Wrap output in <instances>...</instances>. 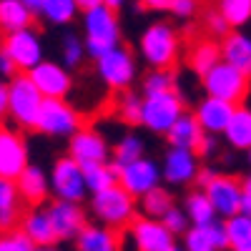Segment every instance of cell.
<instances>
[{
    "label": "cell",
    "mask_w": 251,
    "mask_h": 251,
    "mask_svg": "<svg viewBox=\"0 0 251 251\" xmlns=\"http://www.w3.org/2000/svg\"><path fill=\"white\" fill-rule=\"evenodd\" d=\"M141 10H169L171 0H136Z\"/></svg>",
    "instance_id": "cell-48"
},
{
    "label": "cell",
    "mask_w": 251,
    "mask_h": 251,
    "mask_svg": "<svg viewBox=\"0 0 251 251\" xmlns=\"http://www.w3.org/2000/svg\"><path fill=\"white\" fill-rule=\"evenodd\" d=\"M221 63V48H219V40L211 38H199L196 43L188 50V68H191L199 78H203L214 66Z\"/></svg>",
    "instance_id": "cell-26"
},
{
    "label": "cell",
    "mask_w": 251,
    "mask_h": 251,
    "mask_svg": "<svg viewBox=\"0 0 251 251\" xmlns=\"http://www.w3.org/2000/svg\"><path fill=\"white\" fill-rule=\"evenodd\" d=\"M219 48H221L224 63H228L231 68H236L251 78V35H246L241 30H231L226 38L219 40Z\"/></svg>",
    "instance_id": "cell-21"
},
{
    "label": "cell",
    "mask_w": 251,
    "mask_h": 251,
    "mask_svg": "<svg viewBox=\"0 0 251 251\" xmlns=\"http://www.w3.org/2000/svg\"><path fill=\"white\" fill-rule=\"evenodd\" d=\"M183 251H219L208 226H188L183 234Z\"/></svg>",
    "instance_id": "cell-39"
},
{
    "label": "cell",
    "mask_w": 251,
    "mask_h": 251,
    "mask_svg": "<svg viewBox=\"0 0 251 251\" xmlns=\"http://www.w3.org/2000/svg\"><path fill=\"white\" fill-rule=\"evenodd\" d=\"M176 91V73L174 71H151L141 80V93L146 96H156V93H169Z\"/></svg>",
    "instance_id": "cell-38"
},
{
    "label": "cell",
    "mask_w": 251,
    "mask_h": 251,
    "mask_svg": "<svg viewBox=\"0 0 251 251\" xmlns=\"http://www.w3.org/2000/svg\"><path fill=\"white\" fill-rule=\"evenodd\" d=\"M43 106V96L30 83L28 73H18L8 80V116L18 131H35V121Z\"/></svg>",
    "instance_id": "cell-4"
},
{
    "label": "cell",
    "mask_w": 251,
    "mask_h": 251,
    "mask_svg": "<svg viewBox=\"0 0 251 251\" xmlns=\"http://www.w3.org/2000/svg\"><path fill=\"white\" fill-rule=\"evenodd\" d=\"M46 214L53 226V236L58 241H75V236L83 231V226L88 224L86 219V208L83 203H71V201H50Z\"/></svg>",
    "instance_id": "cell-15"
},
{
    "label": "cell",
    "mask_w": 251,
    "mask_h": 251,
    "mask_svg": "<svg viewBox=\"0 0 251 251\" xmlns=\"http://www.w3.org/2000/svg\"><path fill=\"white\" fill-rule=\"evenodd\" d=\"M219 149V143H216V136H208V133H203V138H201V143L196 146V156H211L214 151Z\"/></svg>",
    "instance_id": "cell-46"
},
{
    "label": "cell",
    "mask_w": 251,
    "mask_h": 251,
    "mask_svg": "<svg viewBox=\"0 0 251 251\" xmlns=\"http://www.w3.org/2000/svg\"><path fill=\"white\" fill-rule=\"evenodd\" d=\"M161 166V181L171 183V186H188L194 183L201 166L199 156L194 151H183V149H169L163 153Z\"/></svg>",
    "instance_id": "cell-18"
},
{
    "label": "cell",
    "mask_w": 251,
    "mask_h": 251,
    "mask_svg": "<svg viewBox=\"0 0 251 251\" xmlns=\"http://www.w3.org/2000/svg\"><path fill=\"white\" fill-rule=\"evenodd\" d=\"M86 46H83V38H78L75 33H66L60 40V66L66 71H75L83 66L86 60Z\"/></svg>",
    "instance_id": "cell-36"
},
{
    "label": "cell",
    "mask_w": 251,
    "mask_h": 251,
    "mask_svg": "<svg viewBox=\"0 0 251 251\" xmlns=\"http://www.w3.org/2000/svg\"><path fill=\"white\" fill-rule=\"evenodd\" d=\"M20 216H23V201L18 196L15 181L0 178V234L18 228Z\"/></svg>",
    "instance_id": "cell-25"
},
{
    "label": "cell",
    "mask_w": 251,
    "mask_h": 251,
    "mask_svg": "<svg viewBox=\"0 0 251 251\" xmlns=\"http://www.w3.org/2000/svg\"><path fill=\"white\" fill-rule=\"evenodd\" d=\"M83 169V178H86V188L88 194H100L106 188L116 186L118 183V174L113 169V163H91V166H80Z\"/></svg>",
    "instance_id": "cell-32"
},
{
    "label": "cell",
    "mask_w": 251,
    "mask_h": 251,
    "mask_svg": "<svg viewBox=\"0 0 251 251\" xmlns=\"http://www.w3.org/2000/svg\"><path fill=\"white\" fill-rule=\"evenodd\" d=\"M20 3H23V5L38 18V13H40V0H20Z\"/></svg>",
    "instance_id": "cell-50"
},
{
    "label": "cell",
    "mask_w": 251,
    "mask_h": 251,
    "mask_svg": "<svg viewBox=\"0 0 251 251\" xmlns=\"http://www.w3.org/2000/svg\"><path fill=\"white\" fill-rule=\"evenodd\" d=\"M236 106L226 100H219V98H201L194 108V118L196 123L201 126V131L208 133V136H224L228 121H231Z\"/></svg>",
    "instance_id": "cell-19"
},
{
    "label": "cell",
    "mask_w": 251,
    "mask_h": 251,
    "mask_svg": "<svg viewBox=\"0 0 251 251\" xmlns=\"http://www.w3.org/2000/svg\"><path fill=\"white\" fill-rule=\"evenodd\" d=\"M183 214L188 219V224L191 226H208L216 221V211L211 201L206 199L203 191H199V188H194L191 194H186L183 199Z\"/></svg>",
    "instance_id": "cell-30"
},
{
    "label": "cell",
    "mask_w": 251,
    "mask_h": 251,
    "mask_svg": "<svg viewBox=\"0 0 251 251\" xmlns=\"http://www.w3.org/2000/svg\"><path fill=\"white\" fill-rule=\"evenodd\" d=\"M128 234L136 251H169L176 246V236L156 219L136 216V221L128 226Z\"/></svg>",
    "instance_id": "cell-17"
},
{
    "label": "cell",
    "mask_w": 251,
    "mask_h": 251,
    "mask_svg": "<svg viewBox=\"0 0 251 251\" xmlns=\"http://www.w3.org/2000/svg\"><path fill=\"white\" fill-rule=\"evenodd\" d=\"M176 206L174 201V194L169 191L166 186H156L153 191H149L146 196L138 199V216H146V219H156L161 221L166 214Z\"/></svg>",
    "instance_id": "cell-29"
},
{
    "label": "cell",
    "mask_w": 251,
    "mask_h": 251,
    "mask_svg": "<svg viewBox=\"0 0 251 251\" xmlns=\"http://www.w3.org/2000/svg\"><path fill=\"white\" fill-rule=\"evenodd\" d=\"M91 214H93L96 224L106 226V228H113V231L121 234L123 228H128L136 221L138 201L116 183V186L106 188V191L91 196Z\"/></svg>",
    "instance_id": "cell-3"
},
{
    "label": "cell",
    "mask_w": 251,
    "mask_h": 251,
    "mask_svg": "<svg viewBox=\"0 0 251 251\" xmlns=\"http://www.w3.org/2000/svg\"><path fill=\"white\" fill-rule=\"evenodd\" d=\"M201 86L208 98L226 100L231 106H244L246 96L251 93V78L221 60L219 66H214L201 78Z\"/></svg>",
    "instance_id": "cell-5"
},
{
    "label": "cell",
    "mask_w": 251,
    "mask_h": 251,
    "mask_svg": "<svg viewBox=\"0 0 251 251\" xmlns=\"http://www.w3.org/2000/svg\"><path fill=\"white\" fill-rule=\"evenodd\" d=\"M208 228H211V236H214V244L219 251H228V239H226V228H224V221H214L208 224Z\"/></svg>",
    "instance_id": "cell-44"
},
{
    "label": "cell",
    "mask_w": 251,
    "mask_h": 251,
    "mask_svg": "<svg viewBox=\"0 0 251 251\" xmlns=\"http://www.w3.org/2000/svg\"><path fill=\"white\" fill-rule=\"evenodd\" d=\"M13 75H18V68H15V63L3 53V50H0V78H3V80H10Z\"/></svg>",
    "instance_id": "cell-47"
},
{
    "label": "cell",
    "mask_w": 251,
    "mask_h": 251,
    "mask_svg": "<svg viewBox=\"0 0 251 251\" xmlns=\"http://www.w3.org/2000/svg\"><path fill=\"white\" fill-rule=\"evenodd\" d=\"M33 23L35 15L20 0H0V33L3 35L33 28Z\"/></svg>",
    "instance_id": "cell-28"
},
{
    "label": "cell",
    "mask_w": 251,
    "mask_h": 251,
    "mask_svg": "<svg viewBox=\"0 0 251 251\" xmlns=\"http://www.w3.org/2000/svg\"><path fill=\"white\" fill-rule=\"evenodd\" d=\"M33 249L35 246L30 244V239L20 231V228L0 234V251H33Z\"/></svg>",
    "instance_id": "cell-41"
},
{
    "label": "cell",
    "mask_w": 251,
    "mask_h": 251,
    "mask_svg": "<svg viewBox=\"0 0 251 251\" xmlns=\"http://www.w3.org/2000/svg\"><path fill=\"white\" fill-rule=\"evenodd\" d=\"M75 251H121V234L100 224H86L75 236Z\"/></svg>",
    "instance_id": "cell-22"
},
{
    "label": "cell",
    "mask_w": 251,
    "mask_h": 251,
    "mask_svg": "<svg viewBox=\"0 0 251 251\" xmlns=\"http://www.w3.org/2000/svg\"><path fill=\"white\" fill-rule=\"evenodd\" d=\"M241 214L251 216V174L241 178Z\"/></svg>",
    "instance_id": "cell-45"
},
{
    "label": "cell",
    "mask_w": 251,
    "mask_h": 251,
    "mask_svg": "<svg viewBox=\"0 0 251 251\" xmlns=\"http://www.w3.org/2000/svg\"><path fill=\"white\" fill-rule=\"evenodd\" d=\"M83 46H86V55L98 60L100 55L111 53L113 48L121 46V25H118V15L106 8V5H96L83 10Z\"/></svg>",
    "instance_id": "cell-2"
},
{
    "label": "cell",
    "mask_w": 251,
    "mask_h": 251,
    "mask_svg": "<svg viewBox=\"0 0 251 251\" xmlns=\"http://www.w3.org/2000/svg\"><path fill=\"white\" fill-rule=\"evenodd\" d=\"M30 166V151L25 136L18 128L0 123V178L15 181Z\"/></svg>",
    "instance_id": "cell-11"
},
{
    "label": "cell",
    "mask_w": 251,
    "mask_h": 251,
    "mask_svg": "<svg viewBox=\"0 0 251 251\" xmlns=\"http://www.w3.org/2000/svg\"><path fill=\"white\" fill-rule=\"evenodd\" d=\"M141 106H143V96L133 91H123L118 93L116 100V116L128 126H141Z\"/></svg>",
    "instance_id": "cell-37"
},
{
    "label": "cell",
    "mask_w": 251,
    "mask_h": 251,
    "mask_svg": "<svg viewBox=\"0 0 251 251\" xmlns=\"http://www.w3.org/2000/svg\"><path fill=\"white\" fill-rule=\"evenodd\" d=\"M201 191L206 194V199L211 201L216 219H231L236 214H241V178L231 176V174H216L211 176Z\"/></svg>",
    "instance_id": "cell-12"
},
{
    "label": "cell",
    "mask_w": 251,
    "mask_h": 251,
    "mask_svg": "<svg viewBox=\"0 0 251 251\" xmlns=\"http://www.w3.org/2000/svg\"><path fill=\"white\" fill-rule=\"evenodd\" d=\"M216 10L231 30H239L246 23H251V0H219Z\"/></svg>",
    "instance_id": "cell-35"
},
{
    "label": "cell",
    "mask_w": 251,
    "mask_h": 251,
    "mask_svg": "<svg viewBox=\"0 0 251 251\" xmlns=\"http://www.w3.org/2000/svg\"><path fill=\"white\" fill-rule=\"evenodd\" d=\"M100 5H106V8H111V10L116 13V10H121V8L126 5V0H103Z\"/></svg>",
    "instance_id": "cell-52"
},
{
    "label": "cell",
    "mask_w": 251,
    "mask_h": 251,
    "mask_svg": "<svg viewBox=\"0 0 251 251\" xmlns=\"http://www.w3.org/2000/svg\"><path fill=\"white\" fill-rule=\"evenodd\" d=\"M141 58L151 66V71H174L181 58V38L171 23H151L138 40Z\"/></svg>",
    "instance_id": "cell-1"
},
{
    "label": "cell",
    "mask_w": 251,
    "mask_h": 251,
    "mask_svg": "<svg viewBox=\"0 0 251 251\" xmlns=\"http://www.w3.org/2000/svg\"><path fill=\"white\" fill-rule=\"evenodd\" d=\"M18 228L23 231L33 246H55V236H53V226H50V219L46 214V208H28L20 216V224Z\"/></svg>",
    "instance_id": "cell-23"
},
{
    "label": "cell",
    "mask_w": 251,
    "mask_h": 251,
    "mask_svg": "<svg viewBox=\"0 0 251 251\" xmlns=\"http://www.w3.org/2000/svg\"><path fill=\"white\" fill-rule=\"evenodd\" d=\"M169 10H171V15H176L181 20H188V18H194L199 13V0H171Z\"/></svg>",
    "instance_id": "cell-43"
},
{
    "label": "cell",
    "mask_w": 251,
    "mask_h": 251,
    "mask_svg": "<svg viewBox=\"0 0 251 251\" xmlns=\"http://www.w3.org/2000/svg\"><path fill=\"white\" fill-rule=\"evenodd\" d=\"M50 191L55 194L58 201H71V203H83L88 196L86 178H83V169L71 158V156H60L55 158L53 169H50Z\"/></svg>",
    "instance_id": "cell-10"
},
{
    "label": "cell",
    "mask_w": 251,
    "mask_h": 251,
    "mask_svg": "<svg viewBox=\"0 0 251 251\" xmlns=\"http://www.w3.org/2000/svg\"><path fill=\"white\" fill-rule=\"evenodd\" d=\"M161 224L169 228L174 236H183L188 231V226H191V224H188V219H186V214H183V208H178V206H174L171 211L161 219Z\"/></svg>",
    "instance_id": "cell-42"
},
{
    "label": "cell",
    "mask_w": 251,
    "mask_h": 251,
    "mask_svg": "<svg viewBox=\"0 0 251 251\" xmlns=\"http://www.w3.org/2000/svg\"><path fill=\"white\" fill-rule=\"evenodd\" d=\"M30 83L38 88V93L43 96V100L48 98H66L73 88V75L71 71H66L55 60H43L28 73Z\"/></svg>",
    "instance_id": "cell-16"
},
{
    "label": "cell",
    "mask_w": 251,
    "mask_h": 251,
    "mask_svg": "<svg viewBox=\"0 0 251 251\" xmlns=\"http://www.w3.org/2000/svg\"><path fill=\"white\" fill-rule=\"evenodd\" d=\"M169 251H183V249H181V246H171Z\"/></svg>",
    "instance_id": "cell-54"
},
{
    "label": "cell",
    "mask_w": 251,
    "mask_h": 251,
    "mask_svg": "<svg viewBox=\"0 0 251 251\" xmlns=\"http://www.w3.org/2000/svg\"><path fill=\"white\" fill-rule=\"evenodd\" d=\"M8 116V83L0 80V121Z\"/></svg>",
    "instance_id": "cell-49"
},
{
    "label": "cell",
    "mask_w": 251,
    "mask_h": 251,
    "mask_svg": "<svg viewBox=\"0 0 251 251\" xmlns=\"http://www.w3.org/2000/svg\"><path fill=\"white\" fill-rule=\"evenodd\" d=\"M143 153H146L143 138L136 136V133H126V136L113 146V149H111V163L118 169V166H126V163H131V161L143 158Z\"/></svg>",
    "instance_id": "cell-34"
},
{
    "label": "cell",
    "mask_w": 251,
    "mask_h": 251,
    "mask_svg": "<svg viewBox=\"0 0 251 251\" xmlns=\"http://www.w3.org/2000/svg\"><path fill=\"white\" fill-rule=\"evenodd\" d=\"M246 156H249V166H251V149H249V151H246Z\"/></svg>",
    "instance_id": "cell-55"
},
{
    "label": "cell",
    "mask_w": 251,
    "mask_h": 251,
    "mask_svg": "<svg viewBox=\"0 0 251 251\" xmlns=\"http://www.w3.org/2000/svg\"><path fill=\"white\" fill-rule=\"evenodd\" d=\"M96 73L100 78V83L106 86L108 91L113 93H123V91H131L133 86V80H136V58L128 48H113L111 53L106 55H100L96 60Z\"/></svg>",
    "instance_id": "cell-8"
},
{
    "label": "cell",
    "mask_w": 251,
    "mask_h": 251,
    "mask_svg": "<svg viewBox=\"0 0 251 251\" xmlns=\"http://www.w3.org/2000/svg\"><path fill=\"white\" fill-rule=\"evenodd\" d=\"M75 3H78V8H80V13H83V10H88V8H96V5H100L103 0H75Z\"/></svg>",
    "instance_id": "cell-51"
},
{
    "label": "cell",
    "mask_w": 251,
    "mask_h": 251,
    "mask_svg": "<svg viewBox=\"0 0 251 251\" xmlns=\"http://www.w3.org/2000/svg\"><path fill=\"white\" fill-rule=\"evenodd\" d=\"M224 141L236 151H249L251 149V106H236L231 121H228Z\"/></svg>",
    "instance_id": "cell-27"
},
{
    "label": "cell",
    "mask_w": 251,
    "mask_h": 251,
    "mask_svg": "<svg viewBox=\"0 0 251 251\" xmlns=\"http://www.w3.org/2000/svg\"><path fill=\"white\" fill-rule=\"evenodd\" d=\"M201 138H203L201 126L196 123L194 113H188V111L171 126V131L166 133L169 149H183V151H196V146L201 143Z\"/></svg>",
    "instance_id": "cell-24"
},
{
    "label": "cell",
    "mask_w": 251,
    "mask_h": 251,
    "mask_svg": "<svg viewBox=\"0 0 251 251\" xmlns=\"http://www.w3.org/2000/svg\"><path fill=\"white\" fill-rule=\"evenodd\" d=\"M83 126H86V121H83L80 111L73 108L66 98H48L40 106L35 131L50 138H71Z\"/></svg>",
    "instance_id": "cell-6"
},
{
    "label": "cell",
    "mask_w": 251,
    "mask_h": 251,
    "mask_svg": "<svg viewBox=\"0 0 251 251\" xmlns=\"http://www.w3.org/2000/svg\"><path fill=\"white\" fill-rule=\"evenodd\" d=\"M80 13L75 0H40V13L38 18H43L50 25H68L75 20Z\"/></svg>",
    "instance_id": "cell-31"
},
{
    "label": "cell",
    "mask_w": 251,
    "mask_h": 251,
    "mask_svg": "<svg viewBox=\"0 0 251 251\" xmlns=\"http://www.w3.org/2000/svg\"><path fill=\"white\" fill-rule=\"evenodd\" d=\"M116 174H118V186L123 191H128L136 201L149 191H153L156 186H161V166L153 158H146V156L126 163V166H118Z\"/></svg>",
    "instance_id": "cell-13"
},
{
    "label": "cell",
    "mask_w": 251,
    "mask_h": 251,
    "mask_svg": "<svg viewBox=\"0 0 251 251\" xmlns=\"http://www.w3.org/2000/svg\"><path fill=\"white\" fill-rule=\"evenodd\" d=\"M203 30H206V38H211V40H221V38H226L228 33H231L228 23L221 18V13L216 8L203 15Z\"/></svg>",
    "instance_id": "cell-40"
},
{
    "label": "cell",
    "mask_w": 251,
    "mask_h": 251,
    "mask_svg": "<svg viewBox=\"0 0 251 251\" xmlns=\"http://www.w3.org/2000/svg\"><path fill=\"white\" fill-rule=\"evenodd\" d=\"M183 113H186V103L176 91L146 96L141 106V126L156 136H166Z\"/></svg>",
    "instance_id": "cell-7"
},
{
    "label": "cell",
    "mask_w": 251,
    "mask_h": 251,
    "mask_svg": "<svg viewBox=\"0 0 251 251\" xmlns=\"http://www.w3.org/2000/svg\"><path fill=\"white\" fill-rule=\"evenodd\" d=\"M15 188H18V196L23 201V206H40L48 194H50V183H48V174L40 169V166L30 163L28 169L15 178Z\"/></svg>",
    "instance_id": "cell-20"
},
{
    "label": "cell",
    "mask_w": 251,
    "mask_h": 251,
    "mask_svg": "<svg viewBox=\"0 0 251 251\" xmlns=\"http://www.w3.org/2000/svg\"><path fill=\"white\" fill-rule=\"evenodd\" d=\"M228 251H251V216L236 214L224 221Z\"/></svg>",
    "instance_id": "cell-33"
},
{
    "label": "cell",
    "mask_w": 251,
    "mask_h": 251,
    "mask_svg": "<svg viewBox=\"0 0 251 251\" xmlns=\"http://www.w3.org/2000/svg\"><path fill=\"white\" fill-rule=\"evenodd\" d=\"M78 166H91V163H108L111 161V146L98 128L83 126L78 133L68 138V153Z\"/></svg>",
    "instance_id": "cell-14"
},
{
    "label": "cell",
    "mask_w": 251,
    "mask_h": 251,
    "mask_svg": "<svg viewBox=\"0 0 251 251\" xmlns=\"http://www.w3.org/2000/svg\"><path fill=\"white\" fill-rule=\"evenodd\" d=\"M0 50H3L13 63L18 73H30L38 63H43L46 48H43V38L35 28H25L18 33H8L0 40Z\"/></svg>",
    "instance_id": "cell-9"
},
{
    "label": "cell",
    "mask_w": 251,
    "mask_h": 251,
    "mask_svg": "<svg viewBox=\"0 0 251 251\" xmlns=\"http://www.w3.org/2000/svg\"><path fill=\"white\" fill-rule=\"evenodd\" d=\"M33 251H58V249L55 246H35Z\"/></svg>",
    "instance_id": "cell-53"
}]
</instances>
